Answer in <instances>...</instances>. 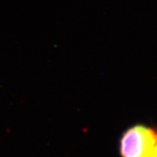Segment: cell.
Masks as SVG:
<instances>
[{"mask_svg":"<svg viewBox=\"0 0 157 157\" xmlns=\"http://www.w3.org/2000/svg\"><path fill=\"white\" fill-rule=\"evenodd\" d=\"M157 144V129L143 124L129 127L119 143L121 157H150Z\"/></svg>","mask_w":157,"mask_h":157,"instance_id":"obj_1","label":"cell"},{"mask_svg":"<svg viewBox=\"0 0 157 157\" xmlns=\"http://www.w3.org/2000/svg\"><path fill=\"white\" fill-rule=\"evenodd\" d=\"M150 157H157V144L156 146H155L154 151H153L152 154L151 155Z\"/></svg>","mask_w":157,"mask_h":157,"instance_id":"obj_2","label":"cell"}]
</instances>
